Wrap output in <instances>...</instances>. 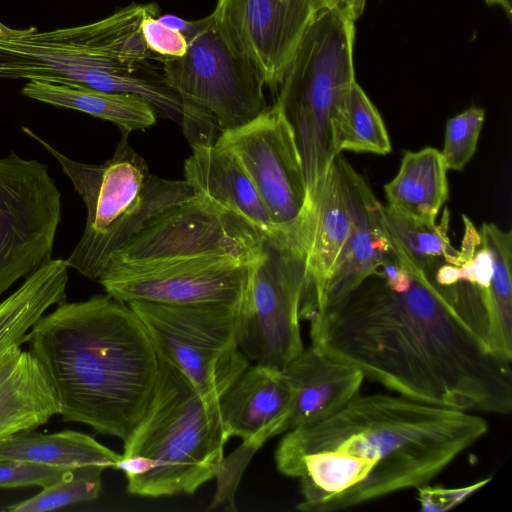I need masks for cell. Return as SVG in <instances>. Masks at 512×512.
Instances as JSON below:
<instances>
[{
  "mask_svg": "<svg viewBox=\"0 0 512 512\" xmlns=\"http://www.w3.org/2000/svg\"><path fill=\"white\" fill-rule=\"evenodd\" d=\"M490 478L458 488L431 487L430 484L417 488L418 502L423 512L449 511L482 488Z\"/></svg>",
  "mask_w": 512,
  "mask_h": 512,
  "instance_id": "obj_33",
  "label": "cell"
},
{
  "mask_svg": "<svg viewBox=\"0 0 512 512\" xmlns=\"http://www.w3.org/2000/svg\"><path fill=\"white\" fill-rule=\"evenodd\" d=\"M355 20L324 6L308 25L277 90L274 105L290 126L309 199L337 155L338 135L355 80Z\"/></svg>",
  "mask_w": 512,
  "mask_h": 512,
  "instance_id": "obj_6",
  "label": "cell"
},
{
  "mask_svg": "<svg viewBox=\"0 0 512 512\" xmlns=\"http://www.w3.org/2000/svg\"><path fill=\"white\" fill-rule=\"evenodd\" d=\"M158 362L148 408L124 441L115 468L124 472L130 494H193L222 471L230 435L219 399L202 395L165 359L158 357Z\"/></svg>",
  "mask_w": 512,
  "mask_h": 512,
  "instance_id": "obj_5",
  "label": "cell"
},
{
  "mask_svg": "<svg viewBox=\"0 0 512 512\" xmlns=\"http://www.w3.org/2000/svg\"><path fill=\"white\" fill-rule=\"evenodd\" d=\"M292 398L284 433L324 420L360 395L365 379L353 365L310 345L283 370Z\"/></svg>",
  "mask_w": 512,
  "mask_h": 512,
  "instance_id": "obj_19",
  "label": "cell"
},
{
  "mask_svg": "<svg viewBox=\"0 0 512 512\" xmlns=\"http://www.w3.org/2000/svg\"><path fill=\"white\" fill-rule=\"evenodd\" d=\"M127 304L141 320L157 356L205 397L219 399L250 366L236 339L238 305Z\"/></svg>",
  "mask_w": 512,
  "mask_h": 512,
  "instance_id": "obj_10",
  "label": "cell"
},
{
  "mask_svg": "<svg viewBox=\"0 0 512 512\" xmlns=\"http://www.w3.org/2000/svg\"><path fill=\"white\" fill-rule=\"evenodd\" d=\"M74 468L55 467L0 460V488L48 486L62 478Z\"/></svg>",
  "mask_w": 512,
  "mask_h": 512,
  "instance_id": "obj_31",
  "label": "cell"
},
{
  "mask_svg": "<svg viewBox=\"0 0 512 512\" xmlns=\"http://www.w3.org/2000/svg\"><path fill=\"white\" fill-rule=\"evenodd\" d=\"M56 414V392L34 355L18 345L0 354V441L35 430Z\"/></svg>",
  "mask_w": 512,
  "mask_h": 512,
  "instance_id": "obj_21",
  "label": "cell"
},
{
  "mask_svg": "<svg viewBox=\"0 0 512 512\" xmlns=\"http://www.w3.org/2000/svg\"><path fill=\"white\" fill-rule=\"evenodd\" d=\"M448 168L432 147L408 151L396 176L384 185L387 207L420 224L433 226L449 197Z\"/></svg>",
  "mask_w": 512,
  "mask_h": 512,
  "instance_id": "obj_22",
  "label": "cell"
},
{
  "mask_svg": "<svg viewBox=\"0 0 512 512\" xmlns=\"http://www.w3.org/2000/svg\"><path fill=\"white\" fill-rule=\"evenodd\" d=\"M215 145L240 162L279 231L308 251L312 208L300 155L287 121L273 105L251 121L220 133Z\"/></svg>",
  "mask_w": 512,
  "mask_h": 512,
  "instance_id": "obj_11",
  "label": "cell"
},
{
  "mask_svg": "<svg viewBox=\"0 0 512 512\" xmlns=\"http://www.w3.org/2000/svg\"><path fill=\"white\" fill-rule=\"evenodd\" d=\"M264 238L245 219L196 195L150 220L108 265L201 256H229L251 264L260 255Z\"/></svg>",
  "mask_w": 512,
  "mask_h": 512,
  "instance_id": "obj_13",
  "label": "cell"
},
{
  "mask_svg": "<svg viewBox=\"0 0 512 512\" xmlns=\"http://www.w3.org/2000/svg\"><path fill=\"white\" fill-rule=\"evenodd\" d=\"M360 1H361L362 5L365 6L366 0H360Z\"/></svg>",
  "mask_w": 512,
  "mask_h": 512,
  "instance_id": "obj_38",
  "label": "cell"
},
{
  "mask_svg": "<svg viewBox=\"0 0 512 512\" xmlns=\"http://www.w3.org/2000/svg\"><path fill=\"white\" fill-rule=\"evenodd\" d=\"M338 149L386 155L391 152L390 138L377 108L361 86L354 81L346 102L338 135Z\"/></svg>",
  "mask_w": 512,
  "mask_h": 512,
  "instance_id": "obj_27",
  "label": "cell"
},
{
  "mask_svg": "<svg viewBox=\"0 0 512 512\" xmlns=\"http://www.w3.org/2000/svg\"><path fill=\"white\" fill-rule=\"evenodd\" d=\"M149 14H159L156 4L132 3L80 26L14 29L0 37V79L136 94L180 124L181 99L165 81L161 56L147 48L142 36L141 23Z\"/></svg>",
  "mask_w": 512,
  "mask_h": 512,
  "instance_id": "obj_4",
  "label": "cell"
},
{
  "mask_svg": "<svg viewBox=\"0 0 512 512\" xmlns=\"http://www.w3.org/2000/svg\"><path fill=\"white\" fill-rule=\"evenodd\" d=\"M490 6H499L504 10L507 17L511 18L512 14V0H485Z\"/></svg>",
  "mask_w": 512,
  "mask_h": 512,
  "instance_id": "obj_35",
  "label": "cell"
},
{
  "mask_svg": "<svg viewBox=\"0 0 512 512\" xmlns=\"http://www.w3.org/2000/svg\"><path fill=\"white\" fill-rule=\"evenodd\" d=\"M104 467L88 465L71 470L35 496L5 508L10 512H40L60 509L79 502L91 501L101 491Z\"/></svg>",
  "mask_w": 512,
  "mask_h": 512,
  "instance_id": "obj_28",
  "label": "cell"
},
{
  "mask_svg": "<svg viewBox=\"0 0 512 512\" xmlns=\"http://www.w3.org/2000/svg\"><path fill=\"white\" fill-rule=\"evenodd\" d=\"M484 120V109L470 107L447 121L441 154L448 170L462 171L473 157Z\"/></svg>",
  "mask_w": 512,
  "mask_h": 512,
  "instance_id": "obj_30",
  "label": "cell"
},
{
  "mask_svg": "<svg viewBox=\"0 0 512 512\" xmlns=\"http://www.w3.org/2000/svg\"><path fill=\"white\" fill-rule=\"evenodd\" d=\"M184 55L161 57L165 81L182 103L181 127L191 148L264 112V82L256 68L226 42L213 14L186 21Z\"/></svg>",
  "mask_w": 512,
  "mask_h": 512,
  "instance_id": "obj_8",
  "label": "cell"
},
{
  "mask_svg": "<svg viewBox=\"0 0 512 512\" xmlns=\"http://www.w3.org/2000/svg\"><path fill=\"white\" fill-rule=\"evenodd\" d=\"M291 398L283 371L249 366L219 398L224 426L230 437L242 438L243 447L254 453L266 440L284 433Z\"/></svg>",
  "mask_w": 512,
  "mask_h": 512,
  "instance_id": "obj_17",
  "label": "cell"
},
{
  "mask_svg": "<svg viewBox=\"0 0 512 512\" xmlns=\"http://www.w3.org/2000/svg\"><path fill=\"white\" fill-rule=\"evenodd\" d=\"M348 166V161L337 155L311 199L313 227L301 320L308 321L316 311L328 275L351 230L353 201Z\"/></svg>",
  "mask_w": 512,
  "mask_h": 512,
  "instance_id": "obj_16",
  "label": "cell"
},
{
  "mask_svg": "<svg viewBox=\"0 0 512 512\" xmlns=\"http://www.w3.org/2000/svg\"><path fill=\"white\" fill-rule=\"evenodd\" d=\"M488 432L471 412L401 395H358L340 411L285 432L278 471L297 478V509L332 512L430 484Z\"/></svg>",
  "mask_w": 512,
  "mask_h": 512,
  "instance_id": "obj_2",
  "label": "cell"
},
{
  "mask_svg": "<svg viewBox=\"0 0 512 512\" xmlns=\"http://www.w3.org/2000/svg\"><path fill=\"white\" fill-rule=\"evenodd\" d=\"M410 285L390 289L373 273L316 312L311 345L398 395L483 413L512 411L511 361L493 353L457 313L434 270L398 260Z\"/></svg>",
  "mask_w": 512,
  "mask_h": 512,
  "instance_id": "obj_1",
  "label": "cell"
},
{
  "mask_svg": "<svg viewBox=\"0 0 512 512\" xmlns=\"http://www.w3.org/2000/svg\"><path fill=\"white\" fill-rule=\"evenodd\" d=\"M14 29L5 26L0 22V37L2 36H8L13 32Z\"/></svg>",
  "mask_w": 512,
  "mask_h": 512,
  "instance_id": "obj_36",
  "label": "cell"
},
{
  "mask_svg": "<svg viewBox=\"0 0 512 512\" xmlns=\"http://www.w3.org/2000/svg\"><path fill=\"white\" fill-rule=\"evenodd\" d=\"M21 93L49 105L77 110L110 121L126 133L147 129L156 122L155 108L148 100L136 94L37 80L28 81Z\"/></svg>",
  "mask_w": 512,
  "mask_h": 512,
  "instance_id": "obj_23",
  "label": "cell"
},
{
  "mask_svg": "<svg viewBox=\"0 0 512 512\" xmlns=\"http://www.w3.org/2000/svg\"><path fill=\"white\" fill-rule=\"evenodd\" d=\"M67 281L65 260L51 258L0 301V354L28 342L29 331L48 308L65 301Z\"/></svg>",
  "mask_w": 512,
  "mask_h": 512,
  "instance_id": "obj_24",
  "label": "cell"
},
{
  "mask_svg": "<svg viewBox=\"0 0 512 512\" xmlns=\"http://www.w3.org/2000/svg\"><path fill=\"white\" fill-rule=\"evenodd\" d=\"M120 458L92 436L73 430L51 434L32 430L0 441V460L65 468L98 465L106 469L115 468Z\"/></svg>",
  "mask_w": 512,
  "mask_h": 512,
  "instance_id": "obj_25",
  "label": "cell"
},
{
  "mask_svg": "<svg viewBox=\"0 0 512 512\" xmlns=\"http://www.w3.org/2000/svg\"><path fill=\"white\" fill-rule=\"evenodd\" d=\"M345 0H324L326 6H338L340 8L343 7Z\"/></svg>",
  "mask_w": 512,
  "mask_h": 512,
  "instance_id": "obj_37",
  "label": "cell"
},
{
  "mask_svg": "<svg viewBox=\"0 0 512 512\" xmlns=\"http://www.w3.org/2000/svg\"><path fill=\"white\" fill-rule=\"evenodd\" d=\"M348 176L353 201L351 230L328 275L314 314L353 290L392 253L382 220L383 205L350 164Z\"/></svg>",
  "mask_w": 512,
  "mask_h": 512,
  "instance_id": "obj_18",
  "label": "cell"
},
{
  "mask_svg": "<svg viewBox=\"0 0 512 512\" xmlns=\"http://www.w3.org/2000/svg\"><path fill=\"white\" fill-rule=\"evenodd\" d=\"M479 234L492 257L491 294L496 311L502 322L512 328V232L484 223Z\"/></svg>",
  "mask_w": 512,
  "mask_h": 512,
  "instance_id": "obj_29",
  "label": "cell"
},
{
  "mask_svg": "<svg viewBox=\"0 0 512 512\" xmlns=\"http://www.w3.org/2000/svg\"><path fill=\"white\" fill-rule=\"evenodd\" d=\"M61 194L48 167L14 151L0 158V297L51 259Z\"/></svg>",
  "mask_w": 512,
  "mask_h": 512,
  "instance_id": "obj_12",
  "label": "cell"
},
{
  "mask_svg": "<svg viewBox=\"0 0 512 512\" xmlns=\"http://www.w3.org/2000/svg\"><path fill=\"white\" fill-rule=\"evenodd\" d=\"M308 252L286 237L262 241L238 305L236 339L248 360L283 371L304 349L300 308Z\"/></svg>",
  "mask_w": 512,
  "mask_h": 512,
  "instance_id": "obj_9",
  "label": "cell"
},
{
  "mask_svg": "<svg viewBox=\"0 0 512 512\" xmlns=\"http://www.w3.org/2000/svg\"><path fill=\"white\" fill-rule=\"evenodd\" d=\"M27 343L56 392L64 421L128 438L148 408L159 362L127 303L107 293L62 301L33 325Z\"/></svg>",
  "mask_w": 512,
  "mask_h": 512,
  "instance_id": "obj_3",
  "label": "cell"
},
{
  "mask_svg": "<svg viewBox=\"0 0 512 512\" xmlns=\"http://www.w3.org/2000/svg\"><path fill=\"white\" fill-rule=\"evenodd\" d=\"M249 266L229 256L107 265L98 281L107 294L125 303L239 305L247 284Z\"/></svg>",
  "mask_w": 512,
  "mask_h": 512,
  "instance_id": "obj_14",
  "label": "cell"
},
{
  "mask_svg": "<svg viewBox=\"0 0 512 512\" xmlns=\"http://www.w3.org/2000/svg\"><path fill=\"white\" fill-rule=\"evenodd\" d=\"M157 14L147 15L141 23V32L147 48L164 58H175L185 54L187 39L185 34L164 25Z\"/></svg>",
  "mask_w": 512,
  "mask_h": 512,
  "instance_id": "obj_32",
  "label": "cell"
},
{
  "mask_svg": "<svg viewBox=\"0 0 512 512\" xmlns=\"http://www.w3.org/2000/svg\"><path fill=\"white\" fill-rule=\"evenodd\" d=\"M324 6V0H217L212 14L230 47L277 92L308 25Z\"/></svg>",
  "mask_w": 512,
  "mask_h": 512,
  "instance_id": "obj_15",
  "label": "cell"
},
{
  "mask_svg": "<svg viewBox=\"0 0 512 512\" xmlns=\"http://www.w3.org/2000/svg\"><path fill=\"white\" fill-rule=\"evenodd\" d=\"M184 176L197 196L245 219L265 237H286L274 225L245 169L227 149L214 143L192 147Z\"/></svg>",
  "mask_w": 512,
  "mask_h": 512,
  "instance_id": "obj_20",
  "label": "cell"
},
{
  "mask_svg": "<svg viewBox=\"0 0 512 512\" xmlns=\"http://www.w3.org/2000/svg\"><path fill=\"white\" fill-rule=\"evenodd\" d=\"M382 220L393 254L425 270H434L443 263L459 266L458 250L448 236L450 212L447 208L441 222L433 226L413 222L387 206H382Z\"/></svg>",
  "mask_w": 512,
  "mask_h": 512,
  "instance_id": "obj_26",
  "label": "cell"
},
{
  "mask_svg": "<svg viewBox=\"0 0 512 512\" xmlns=\"http://www.w3.org/2000/svg\"><path fill=\"white\" fill-rule=\"evenodd\" d=\"M364 7L360 0H345L342 9L345 10L353 20H356L362 14Z\"/></svg>",
  "mask_w": 512,
  "mask_h": 512,
  "instance_id": "obj_34",
  "label": "cell"
},
{
  "mask_svg": "<svg viewBox=\"0 0 512 512\" xmlns=\"http://www.w3.org/2000/svg\"><path fill=\"white\" fill-rule=\"evenodd\" d=\"M21 129L59 162L85 204L84 232L65 263L89 279L98 280L112 257L150 220L196 197L186 180L152 175L126 132L112 158L87 164L68 158L31 129Z\"/></svg>",
  "mask_w": 512,
  "mask_h": 512,
  "instance_id": "obj_7",
  "label": "cell"
}]
</instances>
